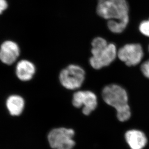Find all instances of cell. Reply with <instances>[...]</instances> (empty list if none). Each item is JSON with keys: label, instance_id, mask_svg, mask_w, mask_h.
Wrapping results in <instances>:
<instances>
[{"label": "cell", "instance_id": "obj_1", "mask_svg": "<svg viewBox=\"0 0 149 149\" xmlns=\"http://www.w3.org/2000/svg\"><path fill=\"white\" fill-rule=\"evenodd\" d=\"M102 95L105 103L116 109L120 121L125 122L130 119L131 113L128 96L123 88L115 84L109 85L104 88Z\"/></svg>", "mask_w": 149, "mask_h": 149}, {"label": "cell", "instance_id": "obj_2", "mask_svg": "<svg viewBox=\"0 0 149 149\" xmlns=\"http://www.w3.org/2000/svg\"><path fill=\"white\" fill-rule=\"evenodd\" d=\"M96 12L103 19L117 22L123 31L129 22V6L126 0H98Z\"/></svg>", "mask_w": 149, "mask_h": 149}, {"label": "cell", "instance_id": "obj_3", "mask_svg": "<svg viewBox=\"0 0 149 149\" xmlns=\"http://www.w3.org/2000/svg\"><path fill=\"white\" fill-rule=\"evenodd\" d=\"M92 56L90 63L92 68L98 70L111 65L117 57L118 50L113 43H108L102 37L95 38L92 42Z\"/></svg>", "mask_w": 149, "mask_h": 149}, {"label": "cell", "instance_id": "obj_4", "mask_svg": "<svg viewBox=\"0 0 149 149\" xmlns=\"http://www.w3.org/2000/svg\"><path fill=\"white\" fill-rule=\"evenodd\" d=\"M85 79L84 70L78 65H69L63 69L59 74V80L61 85L70 90L79 89Z\"/></svg>", "mask_w": 149, "mask_h": 149}, {"label": "cell", "instance_id": "obj_5", "mask_svg": "<svg viewBox=\"0 0 149 149\" xmlns=\"http://www.w3.org/2000/svg\"><path fill=\"white\" fill-rule=\"evenodd\" d=\"M74 134L73 129L55 128L52 130L48 135L49 143L54 149H72L75 145L73 139Z\"/></svg>", "mask_w": 149, "mask_h": 149}, {"label": "cell", "instance_id": "obj_6", "mask_svg": "<svg viewBox=\"0 0 149 149\" xmlns=\"http://www.w3.org/2000/svg\"><path fill=\"white\" fill-rule=\"evenodd\" d=\"M143 56V50L139 44L125 45L118 50V58L128 66L139 65Z\"/></svg>", "mask_w": 149, "mask_h": 149}, {"label": "cell", "instance_id": "obj_7", "mask_svg": "<svg viewBox=\"0 0 149 149\" xmlns=\"http://www.w3.org/2000/svg\"><path fill=\"white\" fill-rule=\"evenodd\" d=\"M72 104L77 108L83 107V114L89 115L96 109L97 98L94 93L90 91H79L74 94Z\"/></svg>", "mask_w": 149, "mask_h": 149}, {"label": "cell", "instance_id": "obj_8", "mask_svg": "<svg viewBox=\"0 0 149 149\" xmlns=\"http://www.w3.org/2000/svg\"><path fill=\"white\" fill-rule=\"evenodd\" d=\"M20 46L14 40H5L0 45V61L3 64L13 65L20 59Z\"/></svg>", "mask_w": 149, "mask_h": 149}, {"label": "cell", "instance_id": "obj_9", "mask_svg": "<svg viewBox=\"0 0 149 149\" xmlns=\"http://www.w3.org/2000/svg\"><path fill=\"white\" fill-rule=\"evenodd\" d=\"M15 72L20 81L28 82L33 79L36 72V65L27 59H20L15 65Z\"/></svg>", "mask_w": 149, "mask_h": 149}, {"label": "cell", "instance_id": "obj_10", "mask_svg": "<svg viewBox=\"0 0 149 149\" xmlns=\"http://www.w3.org/2000/svg\"><path fill=\"white\" fill-rule=\"evenodd\" d=\"M26 100L23 96L17 93L9 95L6 99L5 106L9 114L13 117H19L24 111Z\"/></svg>", "mask_w": 149, "mask_h": 149}, {"label": "cell", "instance_id": "obj_11", "mask_svg": "<svg viewBox=\"0 0 149 149\" xmlns=\"http://www.w3.org/2000/svg\"><path fill=\"white\" fill-rule=\"evenodd\" d=\"M125 139L131 149H142L147 142L145 134L137 130H131L126 132Z\"/></svg>", "mask_w": 149, "mask_h": 149}, {"label": "cell", "instance_id": "obj_12", "mask_svg": "<svg viewBox=\"0 0 149 149\" xmlns=\"http://www.w3.org/2000/svg\"><path fill=\"white\" fill-rule=\"evenodd\" d=\"M139 30L144 36L149 37V19L142 22L139 25Z\"/></svg>", "mask_w": 149, "mask_h": 149}, {"label": "cell", "instance_id": "obj_13", "mask_svg": "<svg viewBox=\"0 0 149 149\" xmlns=\"http://www.w3.org/2000/svg\"><path fill=\"white\" fill-rule=\"evenodd\" d=\"M141 71L145 77L149 79V60L141 65Z\"/></svg>", "mask_w": 149, "mask_h": 149}, {"label": "cell", "instance_id": "obj_14", "mask_svg": "<svg viewBox=\"0 0 149 149\" xmlns=\"http://www.w3.org/2000/svg\"><path fill=\"white\" fill-rule=\"evenodd\" d=\"M8 7V3L7 0H0V15L3 14Z\"/></svg>", "mask_w": 149, "mask_h": 149}, {"label": "cell", "instance_id": "obj_15", "mask_svg": "<svg viewBox=\"0 0 149 149\" xmlns=\"http://www.w3.org/2000/svg\"></svg>", "mask_w": 149, "mask_h": 149}]
</instances>
